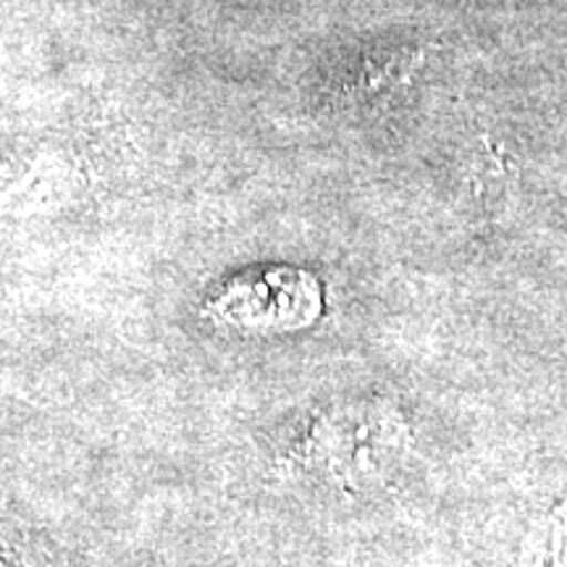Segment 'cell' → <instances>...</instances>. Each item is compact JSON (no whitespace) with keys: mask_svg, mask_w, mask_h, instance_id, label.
Here are the masks:
<instances>
[{"mask_svg":"<svg viewBox=\"0 0 567 567\" xmlns=\"http://www.w3.org/2000/svg\"><path fill=\"white\" fill-rule=\"evenodd\" d=\"M218 316L250 329H300L321 310L313 276L295 268L239 276L213 300Z\"/></svg>","mask_w":567,"mask_h":567,"instance_id":"obj_1","label":"cell"},{"mask_svg":"<svg viewBox=\"0 0 567 567\" xmlns=\"http://www.w3.org/2000/svg\"><path fill=\"white\" fill-rule=\"evenodd\" d=\"M434 48L417 42H373L354 53L344 74V95L352 101H379L408 87L425 66Z\"/></svg>","mask_w":567,"mask_h":567,"instance_id":"obj_2","label":"cell"},{"mask_svg":"<svg viewBox=\"0 0 567 567\" xmlns=\"http://www.w3.org/2000/svg\"><path fill=\"white\" fill-rule=\"evenodd\" d=\"M549 567H567V507L549 517Z\"/></svg>","mask_w":567,"mask_h":567,"instance_id":"obj_3","label":"cell"}]
</instances>
